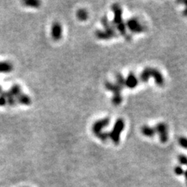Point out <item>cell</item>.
<instances>
[{
	"mask_svg": "<svg viewBox=\"0 0 187 187\" xmlns=\"http://www.w3.org/2000/svg\"><path fill=\"white\" fill-rule=\"evenodd\" d=\"M184 3L186 4V8H185V10L184 11V15L185 16H187V1L184 2Z\"/></svg>",
	"mask_w": 187,
	"mask_h": 187,
	"instance_id": "603a6c76",
	"label": "cell"
},
{
	"mask_svg": "<svg viewBox=\"0 0 187 187\" xmlns=\"http://www.w3.org/2000/svg\"><path fill=\"white\" fill-rule=\"evenodd\" d=\"M76 17L81 21H85L88 18V13L85 9H79L76 13Z\"/></svg>",
	"mask_w": 187,
	"mask_h": 187,
	"instance_id": "5bb4252c",
	"label": "cell"
},
{
	"mask_svg": "<svg viewBox=\"0 0 187 187\" xmlns=\"http://www.w3.org/2000/svg\"><path fill=\"white\" fill-rule=\"evenodd\" d=\"M125 26L133 33H139L145 31V27L135 17L130 18V19L127 20L126 24H125Z\"/></svg>",
	"mask_w": 187,
	"mask_h": 187,
	"instance_id": "8992f818",
	"label": "cell"
},
{
	"mask_svg": "<svg viewBox=\"0 0 187 187\" xmlns=\"http://www.w3.org/2000/svg\"><path fill=\"white\" fill-rule=\"evenodd\" d=\"M155 133L159 134V139L162 143H166L168 139V127L164 123H159L155 127Z\"/></svg>",
	"mask_w": 187,
	"mask_h": 187,
	"instance_id": "ba28073f",
	"label": "cell"
},
{
	"mask_svg": "<svg viewBox=\"0 0 187 187\" xmlns=\"http://www.w3.org/2000/svg\"><path fill=\"white\" fill-rule=\"evenodd\" d=\"M62 33H63V28L61 24L58 22H54L52 24L51 26V34L52 38L54 40H59L62 38Z\"/></svg>",
	"mask_w": 187,
	"mask_h": 187,
	"instance_id": "9c48e42d",
	"label": "cell"
},
{
	"mask_svg": "<svg viewBox=\"0 0 187 187\" xmlns=\"http://www.w3.org/2000/svg\"><path fill=\"white\" fill-rule=\"evenodd\" d=\"M112 11L114 13V20L112 24L114 26H116L118 32L121 34L122 35H124L126 37L127 39H128L130 36L127 35L126 32V26L124 23V20L122 17L123 11L121 6L118 4H113L112 6Z\"/></svg>",
	"mask_w": 187,
	"mask_h": 187,
	"instance_id": "6da1fadb",
	"label": "cell"
},
{
	"mask_svg": "<svg viewBox=\"0 0 187 187\" xmlns=\"http://www.w3.org/2000/svg\"><path fill=\"white\" fill-rule=\"evenodd\" d=\"M9 93H10L13 97L17 98L18 96L22 93L21 87H20V86L18 85H13L12 87H11L10 91H9Z\"/></svg>",
	"mask_w": 187,
	"mask_h": 187,
	"instance_id": "9a60e30c",
	"label": "cell"
},
{
	"mask_svg": "<svg viewBox=\"0 0 187 187\" xmlns=\"http://www.w3.org/2000/svg\"><path fill=\"white\" fill-rule=\"evenodd\" d=\"M98 138H99L100 139L103 141H106L108 140L109 138V133H106V132H102L101 133H100L97 136Z\"/></svg>",
	"mask_w": 187,
	"mask_h": 187,
	"instance_id": "d6986e66",
	"label": "cell"
},
{
	"mask_svg": "<svg viewBox=\"0 0 187 187\" xmlns=\"http://www.w3.org/2000/svg\"><path fill=\"white\" fill-rule=\"evenodd\" d=\"M125 122L122 118H118L116 121L115 125L111 132L109 133V137L111 139L114 143L117 145L119 143L120 136L122 131L124 130Z\"/></svg>",
	"mask_w": 187,
	"mask_h": 187,
	"instance_id": "277c9868",
	"label": "cell"
},
{
	"mask_svg": "<svg viewBox=\"0 0 187 187\" xmlns=\"http://www.w3.org/2000/svg\"><path fill=\"white\" fill-rule=\"evenodd\" d=\"M186 183H187V182H186Z\"/></svg>",
	"mask_w": 187,
	"mask_h": 187,
	"instance_id": "484cf974",
	"label": "cell"
},
{
	"mask_svg": "<svg viewBox=\"0 0 187 187\" xmlns=\"http://www.w3.org/2000/svg\"><path fill=\"white\" fill-rule=\"evenodd\" d=\"M139 81L133 73H130L127 78H125V86L130 89H133L138 85Z\"/></svg>",
	"mask_w": 187,
	"mask_h": 187,
	"instance_id": "30bf717a",
	"label": "cell"
},
{
	"mask_svg": "<svg viewBox=\"0 0 187 187\" xmlns=\"http://www.w3.org/2000/svg\"><path fill=\"white\" fill-rule=\"evenodd\" d=\"M7 103V101H6V97L5 95V93H3L0 96V106H4Z\"/></svg>",
	"mask_w": 187,
	"mask_h": 187,
	"instance_id": "44dd1931",
	"label": "cell"
},
{
	"mask_svg": "<svg viewBox=\"0 0 187 187\" xmlns=\"http://www.w3.org/2000/svg\"><path fill=\"white\" fill-rule=\"evenodd\" d=\"M18 103H21L22 105H26V106H29L31 104V98L29 97L28 95L25 94L21 93L17 97V100H16Z\"/></svg>",
	"mask_w": 187,
	"mask_h": 187,
	"instance_id": "4fadbf2b",
	"label": "cell"
},
{
	"mask_svg": "<svg viewBox=\"0 0 187 187\" xmlns=\"http://www.w3.org/2000/svg\"><path fill=\"white\" fill-rule=\"evenodd\" d=\"M95 35L98 39L100 40H109L111 38L117 37V34L115 27L109 29H104V30H98L95 32Z\"/></svg>",
	"mask_w": 187,
	"mask_h": 187,
	"instance_id": "5b68a950",
	"label": "cell"
},
{
	"mask_svg": "<svg viewBox=\"0 0 187 187\" xmlns=\"http://www.w3.org/2000/svg\"><path fill=\"white\" fill-rule=\"evenodd\" d=\"M184 176H185L186 179V180H187V169H186V171H184Z\"/></svg>",
	"mask_w": 187,
	"mask_h": 187,
	"instance_id": "cb8c5ba5",
	"label": "cell"
},
{
	"mask_svg": "<svg viewBox=\"0 0 187 187\" xmlns=\"http://www.w3.org/2000/svg\"><path fill=\"white\" fill-rule=\"evenodd\" d=\"M23 4L25 6H29L31 8H39L40 6V2L38 0H26L23 2Z\"/></svg>",
	"mask_w": 187,
	"mask_h": 187,
	"instance_id": "2e32d148",
	"label": "cell"
},
{
	"mask_svg": "<svg viewBox=\"0 0 187 187\" xmlns=\"http://www.w3.org/2000/svg\"><path fill=\"white\" fill-rule=\"evenodd\" d=\"M106 90L113 92L114 95L112 99V103L115 106H118L123 101V97L121 96V91L123 90V87L118 85L117 83H113L111 82H106L105 84Z\"/></svg>",
	"mask_w": 187,
	"mask_h": 187,
	"instance_id": "3957f363",
	"label": "cell"
},
{
	"mask_svg": "<svg viewBox=\"0 0 187 187\" xmlns=\"http://www.w3.org/2000/svg\"><path fill=\"white\" fill-rule=\"evenodd\" d=\"M174 170H175V174L177 175H182L184 173L183 168H182L181 166H176V167L175 168Z\"/></svg>",
	"mask_w": 187,
	"mask_h": 187,
	"instance_id": "7402d4cb",
	"label": "cell"
},
{
	"mask_svg": "<svg viewBox=\"0 0 187 187\" xmlns=\"http://www.w3.org/2000/svg\"><path fill=\"white\" fill-rule=\"evenodd\" d=\"M178 161L182 165H187V157L184 155H180L178 156Z\"/></svg>",
	"mask_w": 187,
	"mask_h": 187,
	"instance_id": "ffe728a7",
	"label": "cell"
},
{
	"mask_svg": "<svg viewBox=\"0 0 187 187\" xmlns=\"http://www.w3.org/2000/svg\"><path fill=\"white\" fill-rule=\"evenodd\" d=\"M109 122H110V119L108 117L103 118L95 121L92 125V132L94 134L97 136L99 134L101 133L104 127L108 126L109 124Z\"/></svg>",
	"mask_w": 187,
	"mask_h": 187,
	"instance_id": "52a82bcc",
	"label": "cell"
},
{
	"mask_svg": "<svg viewBox=\"0 0 187 187\" xmlns=\"http://www.w3.org/2000/svg\"><path fill=\"white\" fill-rule=\"evenodd\" d=\"M0 91H1V87H0Z\"/></svg>",
	"mask_w": 187,
	"mask_h": 187,
	"instance_id": "d4e9b609",
	"label": "cell"
},
{
	"mask_svg": "<svg viewBox=\"0 0 187 187\" xmlns=\"http://www.w3.org/2000/svg\"><path fill=\"white\" fill-rule=\"evenodd\" d=\"M178 142L182 147L187 149V137H185V136H180L178 139Z\"/></svg>",
	"mask_w": 187,
	"mask_h": 187,
	"instance_id": "ac0fdd59",
	"label": "cell"
},
{
	"mask_svg": "<svg viewBox=\"0 0 187 187\" xmlns=\"http://www.w3.org/2000/svg\"><path fill=\"white\" fill-rule=\"evenodd\" d=\"M116 80H117V83L118 85L124 87L125 86V78L120 73H118V74H116Z\"/></svg>",
	"mask_w": 187,
	"mask_h": 187,
	"instance_id": "e0dca14e",
	"label": "cell"
},
{
	"mask_svg": "<svg viewBox=\"0 0 187 187\" xmlns=\"http://www.w3.org/2000/svg\"><path fill=\"white\" fill-rule=\"evenodd\" d=\"M150 77H153L155 81L156 82L157 85L159 86L163 85L164 83V80L163 76L160 72L154 68L147 67L141 72L140 75V79L143 82H147Z\"/></svg>",
	"mask_w": 187,
	"mask_h": 187,
	"instance_id": "7a4b0ae2",
	"label": "cell"
},
{
	"mask_svg": "<svg viewBox=\"0 0 187 187\" xmlns=\"http://www.w3.org/2000/svg\"><path fill=\"white\" fill-rule=\"evenodd\" d=\"M141 131L143 135L148 137H152L156 133L154 127H150L149 125H143L141 127Z\"/></svg>",
	"mask_w": 187,
	"mask_h": 187,
	"instance_id": "8fae6325",
	"label": "cell"
},
{
	"mask_svg": "<svg viewBox=\"0 0 187 187\" xmlns=\"http://www.w3.org/2000/svg\"><path fill=\"white\" fill-rule=\"evenodd\" d=\"M13 69L12 64L7 61L0 62V73H10Z\"/></svg>",
	"mask_w": 187,
	"mask_h": 187,
	"instance_id": "7c38bea8",
	"label": "cell"
}]
</instances>
